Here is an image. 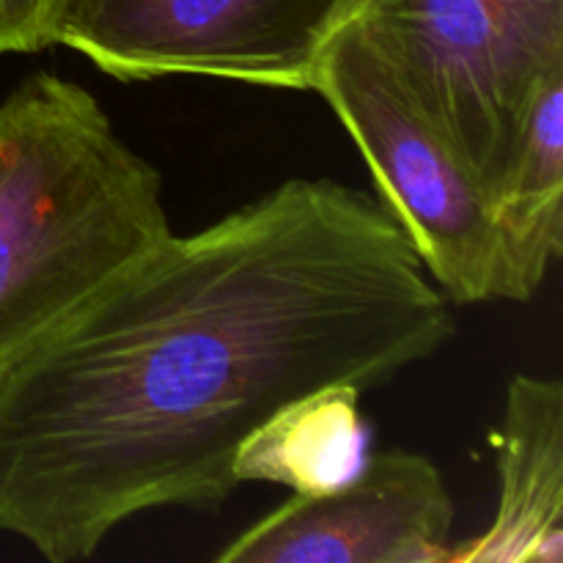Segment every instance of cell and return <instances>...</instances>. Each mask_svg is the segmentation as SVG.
I'll return each mask as SVG.
<instances>
[{
	"label": "cell",
	"instance_id": "277c9868",
	"mask_svg": "<svg viewBox=\"0 0 563 563\" xmlns=\"http://www.w3.org/2000/svg\"><path fill=\"white\" fill-rule=\"evenodd\" d=\"M355 141L379 203L454 302L509 300V264L495 201L440 137L377 47L346 22L317 86Z\"/></svg>",
	"mask_w": 563,
	"mask_h": 563
},
{
	"label": "cell",
	"instance_id": "7a4b0ae2",
	"mask_svg": "<svg viewBox=\"0 0 563 563\" xmlns=\"http://www.w3.org/2000/svg\"><path fill=\"white\" fill-rule=\"evenodd\" d=\"M168 234L163 179L97 97L27 75L0 102V374Z\"/></svg>",
	"mask_w": 563,
	"mask_h": 563
},
{
	"label": "cell",
	"instance_id": "5b68a950",
	"mask_svg": "<svg viewBox=\"0 0 563 563\" xmlns=\"http://www.w3.org/2000/svg\"><path fill=\"white\" fill-rule=\"evenodd\" d=\"M363 0H64L55 44L121 82L218 77L313 91Z\"/></svg>",
	"mask_w": 563,
	"mask_h": 563
},
{
	"label": "cell",
	"instance_id": "6da1fadb",
	"mask_svg": "<svg viewBox=\"0 0 563 563\" xmlns=\"http://www.w3.org/2000/svg\"><path fill=\"white\" fill-rule=\"evenodd\" d=\"M454 319L366 192L289 179L143 253L0 374V531L86 561L148 509H218L242 443L328 385L383 388Z\"/></svg>",
	"mask_w": 563,
	"mask_h": 563
},
{
	"label": "cell",
	"instance_id": "3957f363",
	"mask_svg": "<svg viewBox=\"0 0 563 563\" xmlns=\"http://www.w3.org/2000/svg\"><path fill=\"white\" fill-rule=\"evenodd\" d=\"M352 22L495 201L563 71V0H363Z\"/></svg>",
	"mask_w": 563,
	"mask_h": 563
},
{
	"label": "cell",
	"instance_id": "ba28073f",
	"mask_svg": "<svg viewBox=\"0 0 563 563\" xmlns=\"http://www.w3.org/2000/svg\"><path fill=\"white\" fill-rule=\"evenodd\" d=\"M509 264V300H531L563 247V71L528 113L515 165L495 198Z\"/></svg>",
	"mask_w": 563,
	"mask_h": 563
},
{
	"label": "cell",
	"instance_id": "30bf717a",
	"mask_svg": "<svg viewBox=\"0 0 563 563\" xmlns=\"http://www.w3.org/2000/svg\"><path fill=\"white\" fill-rule=\"evenodd\" d=\"M64 0H0V55L53 47Z\"/></svg>",
	"mask_w": 563,
	"mask_h": 563
},
{
	"label": "cell",
	"instance_id": "9c48e42d",
	"mask_svg": "<svg viewBox=\"0 0 563 563\" xmlns=\"http://www.w3.org/2000/svg\"><path fill=\"white\" fill-rule=\"evenodd\" d=\"M361 390L328 385L275 412L242 443L234 478L319 493L346 482L363 465L366 427Z\"/></svg>",
	"mask_w": 563,
	"mask_h": 563
},
{
	"label": "cell",
	"instance_id": "8992f818",
	"mask_svg": "<svg viewBox=\"0 0 563 563\" xmlns=\"http://www.w3.org/2000/svg\"><path fill=\"white\" fill-rule=\"evenodd\" d=\"M454 515V498L429 456L383 451L335 487L295 493L214 561L440 563L449 561Z\"/></svg>",
	"mask_w": 563,
	"mask_h": 563
},
{
	"label": "cell",
	"instance_id": "52a82bcc",
	"mask_svg": "<svg viewBox=\"0 0 563 563\" xmlns=\"http://www.w3.org/2000/svg\"><path fill=\"white\" fill-rule=\"evenodd\" d=\"M498 451L500 504L493 526L451 563H559L563 559V385L517 374L506 390Z\"/></svg>",
	"mask_w": 563,
	"mask_h": 563
}]
</instances>
